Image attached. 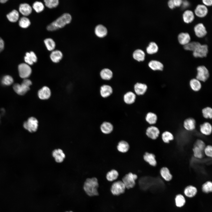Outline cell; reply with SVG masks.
<instances>
[{
    "label": "cell",
    "mask_w": 212,
    "mask_h": 212,
    "mask_svg": "<svg viewBox=\"0 0 212 212\" xmlns=\"http://www.w3.org/2000/svg\"><path fill=\"white\" fill-rule=\"evenodd\" d=\"M99 185L97 179L95 177L87 178L84 181L83 188L85 194L90 197L99 195Z\"/></svg>",
    "instance_id": "cell-1"
},
{
    "label": "cell",
    "mask_w": 212,
    "mask_h": 212,
    "mask_svg": "<svg viewBox=\"0 0 212 212\" xmlns=\"http://www.w3.org/2000/svg\"><path fill=\"white\" fill-rule=\"evenodd\" d=\"M72 19V17L70 14L64 13L48 25L47 29L52 31L62 28L70 23Z\"/></svg>",
    "instance_id": "cell-2"
},
{
    "label": "cell",
    "mask_w": 212,
    "mask_h": 212,
    "mask_svg": "<svg viewBox=\"0 0 212 212\" xmlns=\"http://www.w3.org/2000/svg\"><path fill=\"white\" fill-rule=\"evenodd\" d=\"M126 188L122 180H115L113 182L110 188L112 194L118 196L124 193Z\"/></svg>",
    "instance_id": "cell-3"
},
{
    "label": "cell",
    "mask_w": 212,
    "mask_h": 212,
    "mask_svg": "<svg viewBox=\"0 0 212 212\" xmlns=\"http://www.w3.org/2000/svg\"><path fill=\"white\" fill-rule=\"evenodd\" d=\"M138 178L137 175L131 172L125 174L122 178V181L126 188L127 189L133 188L136 184V180Z\"/></svg>",
    "instance_id": "cell-4"
},
{
    "label": "cell",
    "mask_w": 212,
    "mask_h": 212,
    "mask_svg": "<svg viewBox=\"0 0 212 212\" xmlns=\"http://www.w3.org/2000/svg\"><path fill=\"white\" fill-rule=\"evenodd\" d=\"M196 78L200 81L205 82L209 76V73L207 68L203 65L198 66L197 68Z\"/></svg>",
    "instance_id": "cell-5"
},
{
    "label": "cell",
    "mask_w": 212,
    "mask_h": 212,
    "mask_svg": "<svg viewBox=\"0 0 212 212\" xmlns=\"http://www.w3.org/2000/svg\"><path fill=\"white\" fill-rule=\"evenodd\" d=\"M38 122L37 119L34 117L29 118L27 120L24 122V127L31 132H35L37 130Z\"/></svg>",
    "instance_id": "cell-6"
},
{
    "label": "cell",
    "mask_w": 212,
    "mask_h": 212,
    "mask_svg": "<svg viewBox=\"0 0 212 212\" xmlns=\"http://www.w3.org/2000/svg\"><path fill=\"white\" fill-rule=\"evenodd\" d=\"M18 69L20 76L24 79L29 77L32 72L31 67L27 64H20L18 66Z\"/></svg>",
    "instance_id": "cell-7"
},
{
    "label": "cell",
    "mask_w": 212,
    "mask_h": 212,
    "mask_svg": "<svg viewBox=\"0 0 212 212\" xmlns=\"http://www.w3.org/2000/svg\"><path fill=\"white\" fill-rule=\"evenodd\" d=\"M208 48L206 44H201L193 52V56L196 58H203L206 57L208 52Z\"/></svg>",
    "instance_id": "cell-8"
},
{
    "label": "cell",
    "mask_w": 212,
    "mask_h": 212,
    "mask_svg": "<svg viewBox=\"0 0 212 212\" xmlns=\"http://www.w3.org/2000/svg\"><path fill=\"white\" fill-rule=\"evenodd\" d=\"M183 126L186 130L188 131H193L195 130L196 128V120L193 117L187 118L184 120Z\"/></svg>",
    "instance_id": "cell-9"
},
{
    "label": "cell",
    "mask_w": 212,
    "mask_h": 212,
    "mask_svg": "<svg viewBox=\"0 0 212 212\" xmlns=\"http://www.w3.org/2000/svg\"><path fill=\"white\" fill-rule=\"evenodd\" d=\"M160 132L156 126L151 125L148 127L146 130V134L149 138L153 140L156 139L159 136Z\"/></svg>",
    "instance_id": "cell-10"
},
{
    "label": "cell",
    "mask_w": 212,
    "mask_h": 212,
    "mask_svg": "<svg viewBox=\"0 0 212 212\" xmlns=\"http://www.w3.org/2000/svg\"><path fill=\"white\" fill-rule=\"evenodd\" d=\"M194 30L196 35L199 38L203 37L207 34L206 28L202 23L196 24L194 28Z\"/></svg>",
    "instance_id": "cell-11"
},
{
    "label": "cell",
    "mask_w": 212,
    "mask_h": 212,
    "mask_svg": "<svg viewBox=\"0 0 212 212\" xmlns=\"http://www.w3.org/2000/svg\"><path fill=\"white\" fill-rule=\"evenodd\" d=\"M200 131L203 135L208 136L212 134V125L208 122H206L200 126Z\"/></svg>",
    "instance_id": "cell-12"
},
{
    "label": "cell",
    "mask_w": 212,
    "mask_h": 212,
    "mask_svg": "<svg viewBox=\"0 0 212 212\" xmlns=\"http://www.w3.org/2000/svg\"><path fill=\"white\" fill-rule=\"evenodd\" d=\"M197 192L198 190L196 187L191 185L187 186L183 191L184 195L189 198L194 197L196 195Z\"/></svg>",
    "instance_id": "cell-13"
},
{
    "label": "cell",
    "mask_w": 212,
    "mask_h": 212,
    "mask_svg": "<svg viewBox=\"0 0 212 212\" xmlns=\"http://www.w3.org/2000/svg\"><path fill=\"white\" fill-rule=\"evenodd\" d=\"M194 13L197 16L203 17L207 14L208 9L206 6L203 4H198L195 9Z\"/></svg>",
    "instance_id": "cell-14"
},
{
    "label": "cell",
    "mask_w": 212,
    "mask_h": 212,
    "mask_svg": "<svg viewBox=\"0 0 212 212\" xmlns=\"http://www.w3.org/2000/svg\"><path fill=\"white\" fill-rule=\"evenodd\" d=\"M52 155L56 162L58 163L62 162L65 157V154L60 149H55L53 150Z\"/></svg>",
    "instance_id": "cell-15"
},
{
    "label": "cell",
    "mask_w": 212,
    "mask_h": 212,
    "mask_svg": "<svg viewBox=\"0 0 212 212\" xmlns=\"http://www.w3.org/2000/svg\"><path fill=\"white\" fill-rule=\"evenodd\" d=\"M13 88L14 91L18 94L22 95L25 94L29 90V87L21 83H16L14 85Z\"/></svg>",
    "instance_id": "cell-16"
},
{
    "label": "cell",
    "mask_w": 212,
    "mask_h": 212,
    "mask_svg": "<svg viewBox=\"0 0 212 212\" xmlns=\"http://www.w3.org/2000/svg\"><path fill=\"white\" fill-rule=\"evenodd\" d=\"M144 161L150 165L155 166L157 165V162L155 155L152 153L146 152L143 156Z\"/></svg>",
    "instance_id": "cell-17"
},
{
    "label": "cell",
    "mask_w": 212,
    "mask_h": 212,
    "mask_svg": "<svg viewBox=\"0 0 212 212\" xmlns=\"http://www.w3.org/2000/svg\"><path fill=\"white\" fill-rule=\"evenodd\" d=\"M51 95V92L49 88L47 87L44 86L38 92L39 98L42 100L47 99Z\"/></svg>",
    "instance_id": "cell-18"
},
{
    "label": "cell",
    "mask_w": 212,
    "mask_h": 212,
    "mask_svg": "<svg viewBox=\"0 0 212 212\" xmlns=\"http://www.w3.org/2000/svg\"><path fill=\"white\" fill-rule=\"evenodd\" d=\"M100 128L102 133L105 134H108L112 132L113 126L110 122L104 121L101 125Z\"/></svg>",
    "instance_id": "cell-19"
},
{
    "label": "cell",
    "mask_w": 212,
    "mask_h": 212,
    "mask_svg": "<svg viewBox=\"0 0 212 212\" xmlns=\"http://www.w3.org/2000/svg\"><path fill=\"white\" fill-rule=\"evenodd\" d=\"M160 173L161 177L166 181H170L173 179V176L170 170L166 167H163L161 168Z\"/></svg>",
    "instance_id": "cell-20"
},
{
    "label": "cell",
    "mask_w": 212,
    "mask_h": 212,
    "mask_svg": "<svg viewBox=\"0 0 212 212\" xmlns=\"http://www.w3.org/2000/svg\"><path fill=\"white\" fill-rule=\"evenodd\" d=\"M24 59L27 64L32 65L37 62V58L35 54L33 52L31 51L26 53Z\"/></svg>",
    "instance_id": "cell-21"
},
{
    "label": "cell",
    "mask_w": 212,
    "mask_h": 212,
    "mask_svg": "<svg viewBox=\"0 0 212 212\" xmlns=\"http://www.w3.org/2000/svg\"><path fill=\"white\" fill-rule=\"evenodd\" d=\"M178 39L179 43L184 46L189 42L191 39L189 34L186 32L180 33L178 36Z\"/></svg>",
    "instance_id": "cell-22"
},
{
    "label": "cell",
    "mask_w": 212,
    "mask_h": 212,
    "mask_svg": "<svg viewBox=\"0 0 212 212\" xmlns=\"http://www.w3.org/2000/svg\"><path fill=\"white\" fill-rule=\"evenodd\" d=\"M134 88L135 91L137 95H141L146 92L148 87L145 84L137 83L135 85Z\"/></svg>",
    "instance_id": "cell-23"
},
{
    "label": "cell",
    "mask_w": 212,
    "mask_h": 212,
    "mask_svg": "<svg viewBox=\"0 0 212 212\" xmlns=\"http://www.w3.org/2000/svg\"><path fill=\"white\" fill-rule=\"evenodd\" d=\"M19 10L20 12L23 15L27 16L31 14L32 8L31 6L27 3L21 4L19 6Z\"/></svg>",
    "instance_id": "cell-24"
},
{
    "label": "cell",
    "mask_w": 212,
    "mask_h": 212,
    "mask_svg": "<svg viewBox=\"0 0 212 212\" xmlns=\"http://www.w3.org/2000/svg\"><path fill=\"white\" fill-rule=\"evenodd\" d=\"M146 121L151 125H155L158 120V117L157 115L154 113L150 112L148 113L145 117Z\"/></svg>",
    "instance_id": "cell-25"
},
{
    "label": "cell",
    "mask_w": 212,
    "mask_h": 212,
    "mask_svg": "<svg viewBox=\"0 0 212 212\" xmlns=\"http://www.w3.org/2000/svg\"><path fill=\"white\" fill-rule=\"evenodd\" d=\"M148 65L151 69L154 71H162L164 68L163 64L160 62L156 60L150 61Z\"/></svg>",
    "instance_id": "cell-26"
},
{
    "label": "cell",
    "mask_w": 212,
    "mask_h": 212,
    "mask_svg": "<svg viewBox=\"0 0 212 212\" xmlns=\"http://www.w3.org/2000/svg\"><path fill=\"white\" fill-rule=\"evenodd\" d=\"M63 54L59 50H54L50 54V57L51 60L54 62H59L63 57Z\"/></svg>",
    "instance_id": "cell-27"
},
{
    "label": "cell",
    "mask_w": 212,
    "mask_h": 212,
    "mask_svg": "<svg viewBox=\"0 0 212 212\" xmlns=\"http://www.w3.org/2000/svg\"><path fill=\"white\" fill-rule=\"evenodd\" d=\"M183 19L184 21L186 23L191 22L194 19L193 12L190 10H186L183 14Z\"/></svg>",
    "instance_id": "cell-28"
},
{
    "label": "cell",
    "mask_w": 212,
    "mask_h": 212,
    "mask_svg": "<svg viewBox=\"0 0 212 212\" xmlns=\"http://www.w3.org/2000/svg\"><path fill=\"white\" fill-rule=\"evenodd\" d=\"M112 92V87L108 85H104L102 86L100 89V93L101 96L105 98L110 96Z\"/></svg>",
    "instance_id": "cell-29"
},
{
    "label": "cell",
    "mask_w": 212,
    "mask_h": 212,
    "mask_svg": "<svg viewBox=\"0 0 212 212\" xmlns=\"http://www.w3.org/2000/svg\"><path fill=\"white\" fill-rule=\"evenodd\" d=\"M186 199L184 196L181 194L176 195L175 198V206L178 208L183 207L186 203Z\"/></svg>",
    "instance_id": "cell-30"
},
{
    "label": "cell",
    "mask_w": 212,
    "mask_h": 212,
    "mask_svg": "<svg viewBox=\"0 0 212 212\" xmlns=\"http://www.w3.org/2000/svg\"><path fill=\"white\" fill-rule=\"evenodd\" d=\"M95 33L96 35L100 37H103L107 34V28L103 25L99 24L96 26L95 29Z\"/></svg>",
    "instance_id": "cell-31"
},
{
    "label": "cell",
    "mask_w": 212,
    "mask_h": 212,
    "mask_svg": "<svg viewBox=\"0 0 212 212\" xmlns=\"http://www.w3.org/2000/svg\"><path fill=\"white\" fill-rule=\"evenodd\" d=\"M130 146L128 143L124 140L119 141L117 146L118 151L123 153L127 152Z\"/></svg>",
    "instance_id": "cell-32"
},
{
    "label": "cell",
    "mask_w": 212,
    "mask_h": 212,
    "mask_svg": "<svg viewBox=\"0 0 212 212\" xmlns=\"http://www.w3.org/2000/svg\"><path fill=\"white\" fill-rule=\"evenodd\" d=\"M189 85L191 89L195 92L199 91L202 87L201 81L196 78L191 79L190 81Z\"/></svg>",
    "instance_id": "cell-33"
},
{
    "label": "cell",
    "mask_w": 212,
    "mask_h": 212,
    "mask_svg": "<svg viewBox=\"0 0 212 212\" xmlns=\"http://www.w3.org/2000/svg\"><path fill=\"white\" fill-rule=\"evenodd\" d=\"M136 95L132 92H128L125 94L123 99L125 102L127 104H130L133 103L135 100Z\"/></svg>",
    "instance_id": "cell-34"
},
{
    "label": "cell",
    "mask_w": 212,
    "mask_h": 212,
    "mask_svg": "<svg viewBox=\"0 0 212 212\" xmlns=\"http://www.w3.org/2000/svg\"><path fill=\"white\" fill-rule=\"evenodd\" d=\"M119 173L117 171L112 169L107 173L106 178L108 181L113 182L117 179Z\"/></svg>",
    "instance_id": "cell-35"
},
{
    "label": "cell",
    "mask_w": 212,
    "mask_h": 212,
    "mask_svg": "<svg viewBox=\"0 0 212 212\" xmlns=\"http://www.w3.org/2000/svg\"><path fill=\"white\" fill-rule=\"evenodd\" d=\"M100 76L101 78L103 80H109L112 77L113 73L109 69L105 68L102 69L100 72Z\"/></svg>",
    "instance_id": "cell-36"
},
{
    "label": "cell",
    "mask_w": 212,
    "mask_h": 212,
    "mask_svg": "<svg viewBox=\"0 0 212 212\" xmlns=\"http://www.w3.org/2000/svg\"><path fill=\"white\" fill-rule=\"evenodd\" d=\"M201 45V44L199 42L193 41L190 42L184 45L183 48L186 50L193 52Z\"/></svg>",
    "instance_id": "cell-37"
},
{
    "label": "cell",
    "mask_w": 212,
    "mask_h": 212,
    "mask_svg": "<svg viewBox=\"0 0 212 212\" xmlns=\"http://www.w3.org/2000/svg\"><path fill=\"white\" fill-rule=\"evenodd\" d=\"M145 54L141 49H137L133 52V58L138 61H143L145 59Z\"/></svg>",
    "instance_id": "cell-38"
},
{
    "label": "cell",
    "mask_w": 212,
    "mask_h": 212,
    "mask_svg": "<svg viewBox=\"0 0 212 212\" xmlns=\"http://www.w3.org/2000/svg\"><path fill=\"white\" fill-rule=\"evenodd\" d=\"M6 16L10 21L14 22L16 21L19 19V14L17 11L14 9L7 14Z\"/></svg>",
    "instance_id": "cell-39"
},
{
    "label": "cell",
    "mask_w": 212,
    "mask_h": 212,
    "mask_svg": "<svg viewBox=\"0 0 212 212\" xmlns=\"http://www.w3.org/2000/svg\"><path fill=\"white\" fill-rule=\"evenodd\" d=\"M44 43L47 49L53 51L55 48L56 44L54 41L51 38H47L44 40Z\"/></svg>",
    "instance_id": "cell-40"
},
{
    "label": "cell",
    "mask_w": 212,
    "mask_h": 212,
    "mask_svg": "<svg viewBox=\"0 0 212 212\" xmlns=\"http://www.w3.org/2000/svg\"><path fill=\"white\" fill-rule=\"evenodd\" d=\"M203 192L208 193L212 191V182L211 180H207L203 183L201 186Z\"/></svg>",
    "instance_id": "cell-41"
},
{
    "label": "cell",
    "mask_w": 212,
    "mask_h": 212,
    "mask_svg": "<svg viewBox=\"0 0 212 212\" xmlns=\"http://www.w3.org/2000/svg\"><path fill=\"white\" fill-rule=\"evenodd\" d=\"M158 50L157 44L154 42H150L146 48V51L149 54H153L157 52Z\"/></svg>",
    "instance_id": "cell-42"
},
{
    "label": "cell",
    "mask_w": 212,
    "mask_h": 212,
    "mask_svg": "<svg viewBox=\"0 0 212 212\" xmlns=\"http://www.w3.org/2000/svg\"><path fill=\"white\" fill-rule=\"evenodd\" d=\"M161 138L164 143H168L170 141L174 140V137L171 132L166 131L163 132L162 134Z\"/></svg>",
    "instance_id": "cell-43"
},
{
    "label": "cell",
    "mask_w": 212,
    "mask_h": 212,
    "mask_svg": "<svg viewBox=\"0 0 212 212\" xmlns=\"http://www.w3.org/2000/svg\"><path fill=\"white\" fill-rule=\"evenodd\" d=\"M194 157L198 159H201L205 156L203 151L196 146H194L192 149Z\"/></svg>",
    "instance_id": "cell-44"
},
{
    "label": "cell",
    "mask_w": 212,
    "mask_h": 212,
    "mask_svg": "<svg viewBox=\"0 0 212 212\" xmlns=\"http://www.w3.org/2000/svg\"><path fill=\"white\" fill-rule=\"evenodd\" d=\"M203 117L206 119L212 118V109L208 107L203 108L202 110Z\"/></svg>",
    "instance_id": "cell-45"
},
{
    "label": "cell",
    "mask_w": 212,
    "mask_h": 212,
    "mask_svg": "<svg viewBox=\"0 0 212 212\" xmlns=\"http://www.w3.org/2000/svg\"><path fill=\"white\" fill-rule=\"evenodd\" d=\"M19 26L24 28H27L31 24L29 19L25 16L21 17L19 20Z\"/></svg>",
    "instance_id": "cell-46"
},
{
    "label": "cell",
    "mask_w": 212,
    "mask_h": 212,
    "mask_svg": "<svg viewBox=\"0 0 212 212\" xmlns=\"http://www.w3.org/2000/svg\"><path fill=\"white\" fill-rule=\"evenodd\" d=\"M32 7L37 12L40 13L44 10V6L42 2L36 1L33 4Z\"/></svg>",
    "instance_id": "cell-47"
},
{
    "label": "cell",
    "mask_w": 212,
    "mask_h": 212,
    "mask_svg": "<svg viewBox=\"0 0 212 212\" xmlns=\"http://www.w3.org/2000/svg\"><path fill=\"white\" fill-rule=\"evenodd\" d=\"M44 1L45 6L50 9L57 7L59 4L58 0H45Z\"/></svg>",
    "instance_id": "cell-48"
},
{
    "label": "cell",
    "mask_w": 212,
    "mask_h": 212,
    "mask_svg": "<svg viewBox=\"0 0 212 212\" xmlns=\"http://www.w3.org/2000/svg\"><path fill=\"white\" fill-rule=\"evenodd\" d=\"M13 82V78L11 76L8 75L4 76L1 80V82L3 85L6 86L11 85Z\"/></svg>",
    "instance_id": "cell-49"
},
{
    "label": "cell",
    "mask_w": 212,
    "mask_h": 212,
    "mask_svg": "<svg viewBox=\"0 0 212 212\" xmlns=\"http://www.w3.org/2000/svg\"><path fill=\"white\" fill-rule=\"evenodd\" d=\"M205 156L209 157H212V145H208L205 147L203 150Z\"/></svg>",
    "instance_id": "cell-50"
},
{
    "label": "cell",
    "mask_w": 212,
    "mask_h": 212,
    "mask_svg": "<svg viewBox=\"0 0 212 212\" xmlns=\"http://www.w3.org/2000/svg\"><path fill=\"white\" fill-rule=\"evenodd\" d=\"M206 146L205 142L203 140L199 139L196 140L194 145V146L197 147L203 151Z\"/></svg>",
    "instance_id": "cell-51"
},
{
    "label": "cell",
    "mask_w": 212,
    "mask_h": 212,
    "mask_svg": "<svg viewBox=\"0 0 212 212\" xmlns=\"http://www.w3.org/2000/svg\"><path fill=\"white\" fill-rule=\"evenodd\" d=\"M22 83L29 87L32 85V82L30 80L27 79H25L22 82Z\"/></svg>",
    "instance_id": "cell-52"
},
{
    "label": "cell",
    "mask_w": 212,
    "mask_h": 212,
    "mask_svg": "<svg viewBox=\"0 0 212 212\" xmlns=\"http://www.w3.org/2000/svg\"><path fill=\"white\" fill-rule=\"evenodd\" d=\"M168 7L170 9H173L175 8L173 0H170L168 1Z\"/></svg>",
    "instance_id": "cell-53"
},
{
    "label": "cell",
    "mask_w": 212,
    "mask_h": 212,
    "mask_svg": "<svg viewBox=\"0 0 212 212\" xmlns=\"http://www.w3.org/2000/svg\"><path fill=\"white\" fill-rule=\"evenodd\" d=\"M174 3L175 7H179L182 4L183 1L182 0H173Z\"/></svg>",
    "instance_id": "cell-54"
},
{
    "label": "cell",
    "mask_w": 212,
    "mask_h": 212,
    "mask_svg": "<svg viewBox=\"0 0 212 212\" xmlns=\"http://www.w3.org/2000/svg\"><path fill=\"white\" fill-rule=\"evenodd\" d=\"M203 3L204 4V5L206 6H211L212 5V0H203Z\"/></svg>",
    "instance_id": "cell-55"
},
{
    "label": "cell",
    "mask_w": 212,
    "mask_h": 212,
    "mask_svg": "<svg viewBox=\"0 0 212 212\" xmlns=\"http://www.w3.org/2000/svg\"><path fill=\"white\" fill-rule=\"evenodd\" d=\"M4 42L2 39L0 37V52L3 50L4 47Z\"/></svg>",
    "instance_id": "cell-56"
},
{
    "label": "cell",
    "mask_w": 212,
    "mask_h": 212,
    "mask_svg": "<svg viewBox=\"0 0 212 212\" xmlns=\"http://www.w3.org/2000/svg\"><path fill=\"white\" fill-rule=\"evenodd\" d=\"M7 1V0H0V2L1 3H5Z\"/></svg>",
    "instance_id": "cell-57"
},
{
    "label": "cell",
    "mask_w": 212,
    "mask_h": 212,
    "mask_svg": "<svg viewBox=\"0 0 212 212\" xmlns=\"http://www.w3.org/2000/svg\"><path fill=\"white\" fill-rule=\"evenodd\" d=\"M65 212H74L73 211H67Z\"/></svg>",
    "instance_id": "cell-58"
}]
</instances>
